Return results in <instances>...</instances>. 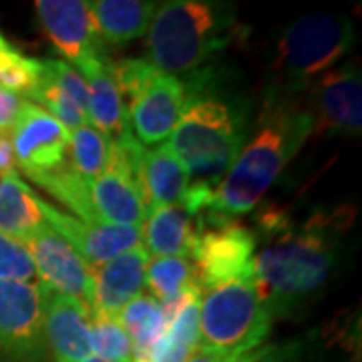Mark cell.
Returning <instances> with one entry per match:
<instances>
[{"label":"cell","mask_w":362,"mask_h":362,"mask_svg":"<svg viewBox=\"0 0 362 362\" xmlns=\"http://www.w3.org/2000/svg\"><path fill=\"white\" fill-rule=\"evenodd\" d=\"M30 99H33L30 103L39 105V107L42 105V109L54 121H59L66 131H73L77 129V127H83V125H89L87 117L83 115L65 93L54 85V81L45 73V69H42V81H40L39 89L33 93Z\"/></svg>","instance_id":"f1b7e54d"},{"label":"cell","mask_w":362,"mask_h":362,"mask_svg":"<svg viewBox=\"0 0 362 362\" xmlns=\"http://www.w3.org/2000/svg\"><path fill=\"white\" fill-rule=\"evenodd\" d=\"M192 177L169 143L153 149H143L141 183L147 214L156 207L177 206L185 197Z\"/></svg>","instance_id":"ac0fdd59"},{"label":"cell","mask_w":362,"mask_h":362,"mask_svg":"<svg viewBox=\"0 0 362 362\" xmlns=\"http://www.w3.org/2000/svg\"><path fill=\"white\" fill-rule=\"evenodd\" d=\"M39 276L23 242L0 233V282L37 284Z\"/></svg>","instance_id":"f546056e"},{"label":"cell","mask_w":362,"mask_h":362,"mask_svg":"<svg viewBox=\"0 0 362 362\" xmlns=\"http://www.w3.org/2000/svg\"><path fill=\"white\" fill-rule=\"evenodd\" d=\"M145 284L157 302L180 296L187 288L197 286L194 264L187 258H153L147 264Z\"/></svg>","instance_id":"484cf974"},{"label":"cell","mask_w":362,"mask_h":362,"mask_svg":"<svg viewBox=\"0 0 362 362\" xmlns=\"http://www.w3.org/2000/svg\"><path fill=\"white\" fill-rule=\"evenodd\" d=\"M310 135L312 121L306 107H298L288 97L270 95L259 113L256 135L220 180L211 209L195 223L221 226L252 211Z\"/></svg>","instance_id":"7a4b0ae2"},{"label":"cell","mask_w":362,"mask_h":362,"mask_svg":"<svg viewBox=\"0 0 362 362\" xmlns=\"http://www.w3.org/2000/svg\"><path fill=\"white\" fill-rule=\"evenodd\" d=\"M47 221L35 194L16 173L0 177V233L25 244Z\"/></svg>","instance_id":"44dd1931"},{"label":"cell","mask_w":362,"mask_h":362,"mask_svg":"<svg viewBox=\"0 0 362 362\" xmlns=\"http://www.w3.org/2000/svg\"><path fill=\"white\" fill-rule=\"evenodd\" d=\"M45 340L52 362H78L90 356V312L75 298L45 296Z\"/></svg>","instance_id":"2e32d148"},{"label":"cell","mask_w":362,"mask_h":362,"mask_svg":"<svg viewBox=\"0 0 362 362\" xmlns=\"http://www.w3.org/2000/svg\"><path fill=\"white\" fill-rule=\"evenodd\" d=\"M78 71L89 89L87 119L90 127L103 133L107 141H115L133 133L125 101L109 71V61H95Z\"/></svg>","instance_id":"e0dca14e"},{"label":"cell","mask_w":362,"mask_h":362,"mask_svg":"<svg viewBox=\"0 0 362 362\" xmlns=\"http://www.w3.org/2000/svg\"><path fill=\"white\" fill-rule=\"evenodd\" d=\"M35 183L40 185L42 189H47L57 202H61L63 206L69 207L75 214V218H81L87 223H99V218H97L93 204H90L89 183L71 165L59 169L54 173H49Z\"/></svg>","instance_id":"cb8c5ba5"},{"label":"cell","mask_w":362,"mask_h":362,"mask_svg":"<svg viewBox=\"0 0 362 362\" xmlns=\"http://www.w3.org/2000/svg\"><path fill=\"white\" fill-rule=\"evenodd\" d=\"M149 254L135 246L93 270L90 318H117L129 302L143 294Z\"/></svg>","instance_id":"9a60e30c"},{"label":"cell","mask_w":362,"mask_h":362,"mask_svg":"<svg viewBox=\"0 0 362 362\" xmlns=\"http://www.w3.org/2000/svg\"><path fill=\"white\" fill-rule=\"evenodd\" d=\"M42 81V63L30 59L13 47L0 51V89L18 97H33Z\"/></svg>","instance_id":"4316f807"},{"label":"cell","mask_w":362,"mask_h":362,"mask_svg":"<svg viewBox=\"0 0 362 362\" xmlns=\"http://www.w3.org/2000/svg\"><path fill=\"white\" fill-rule=\"evenodd\" d=\"M117 320L121 322L131 338V344H133L131 362L141 361L168 328V322L159 308V302L149 294H141L129 302L119 312Z\"/></svg>","instance_id":"603a6c76"},{"label":"cell","mask_w":362,"mask_h":362,"mask_svg":"<svg viewBox=\"0 0 362 362\" xmlns=\"http://www.w3.org/2000/svg\"><path fill=\"white\" fill-rule=\"evenodd\" d=\"M354 25L337 13H308L282 33L272 66V95L288 97L328 73L354 45Z\"/></svg>","instance_id":"5b68a950"},{"label":"cell","mask_w":362,"mask_h":362,"mask_svg":"<svg viewBox=\"0 0 362 362\" xmlns=\"http://www.w3.org/2000/svg\"><path fill=\"white\" fill-rule=\"evenodd\" d=\"M42 69L54 81V85L73 101V105L77 107L78 111L87 117V111H89V89H87V83H85V78L81 77L77 69L69 65L63 59H45Z\"/></svg>","instance_id":"4dcf8cb0"},{"label":"cell","mask_w":362,"mask_h":362,"mask_svg":"<svg viewBox=\"0 0 362 362\" xmlns=\"http://www.w3.org/2000/svg\"><path fill=\"white\" fill-rule=\"evenodd\" d=\"M25 105V99L14 95L11 90L0 89V133L8 135V131L13 129L16 119L21 115V109Z\"/></svg>","instance_id":"d6a6232c"},{"label":"cell","mask_w":362,"mask_h":362,"mask_svg":"<svg viewBox=\"0 0 362 362\" xmlns=\"http://www.w3.org/2000/svg\"><path fill=\"white\" fill-rule=\"evenodd\" d=\"M312 133L361 135L362 81L352 63L330 69L312 85V105L306 107Z\"/></svg>","instance_id":"8fae6325"},{"label":"cell","mask_w":362,"mask_h":362,"mask_svg":"<svg viewBox=\"0 0 362 362\" xmlns=\"http://www.w3.org/2000/svg\"><path fill=\"white\" fill-rule=\"evenodd\" d=\"M156 6L143 0H95L89 14L101 42L123 47L147 33Z\"/></svg>","instance_id":"d6986e66"},{"label":"cell","mask_w":362,"mask_h":362,"mask_svg":"<svg viewBox=\"0 0 362 362\" xmlns=\"http://www.w3.org/2000/svg\"><path fill=\"white\" fill-rule=\"evenodd\" d=\"M180 121L169 135V147L183 161L195 183L218 187L246 145V121L235 105L216 95L192 89Z\"/></svg>","instance_id":"277c9868"},{"label":"cell","mask_w":362,"mask_h":362,"mask_svg":"<svg viewBox=\"0 0 362 362\" xmlns=\"http://www.w3.org/2000/svg\"><path fill=\"white\" fill-rule=\"evenodd\" d=\"M109 71L123 101H131L145 87V83L157 73V69H153L147 61H139V59L109 61Z\"/></svg>","instance_id":"1f68e13d"},{"label":"cell","mask_w":362,"mask_h":362,"mask_svg":"<svg viewBox=\"0 0 362 362\" xmlns=\"http://www.w3.org/2000/svg\"><path fill=\"white\" fill-rule=\"evenodd\" d=\"M35 11L54 49L77 66V71L95 61H109L90 21L89 2L37 0Z\"/></svg>","instance_id":"7c38bea8"},{"label":"cell","mask_w":362,"mask_h":362,"mask_svg":"<svg viewBox=\"0 0 362 362\" xmlns=\"http://www.w3.org/2000/svg\"><path fill=\"white\" fill-rule=\"evenodd\" d=\"M8 137L16 165L33 181L69 165V131L39 105L25 99Z\"/></svg>","instance_id":"9c48e42d"},{"label":"cell","mask_w":362,"mask_h":362,"mask_svg":"<svg viewBox=\"0 0 362 362\" xmlns=\"http://www.w3.org/2000/svg\"><path fill=\"white\" fill-rule=\"evenodd\" d=\"M197 233L195 220L177 206L156 207L147 214L141 228L147 254L156 258H192V247Z\"/></svg>","instance_id":"ffe728a7"},{"label":"cell","mask_w":362,"mask_h":362,"mask_svg":"<svg viewBox=\"0 0 362 362\" xmlns=\"http://www.w3.org/2000/svg\"><path fill=\"white\" fill-rule=\"evenodd\" d=\"M90 352L103 361H133L131 338L117 318H90Z\"/></svg>","instance_id":"83f0119b"},{"label":"cell","mask_w":362,"mask_h":362,"mask_svg":"<svg viewBox=\"0 0 362 362\" xmlns=\"http://www.w3.org/2000/svg\"><path fill=\"white\" fill-rule=\"evenodd\" d=\"M272 318L252 272L207 290L199 302V349L242 362L268 337Z\"/></svg>","instance_id":"8992f818"},{"label":"cell","mask_w":362,"mask_h":362,"mask_svg":"<svg viewBox=\"0 0 362 362\" xmlns=\"http://www.w3.org/2000/svg\"><path fill=\"white\" fill-rule=\"evenodd\" d=\"M340 211H318L302 226L288 223L252 259L259 300L274 316H290L334 280L340 266Z\"/></svg>","instance_id":"6da1fadb"},{"label":"cell","mask_w":362,"mask_h":362,"mask_svg":"<svg viewBox=\"0 0 362 362\" xmlns=\"http://www.w3.org/2000/svg\"><path fill=\"white\" fill-rule=\"evenodd\" d=\"M39 207L45 221L77 250V254L89 264L90 270L141 244V228L113 226L103 221L87 223L71 214L61 211L42 197H39Z\"/></svg>","instance_id":"4fadbf2b"},{"label":"cell","mask_w":362,"mask_h":362,"mask_svg":"<svg viewBox=\"0 0 362 362\" xmlns=\"http://www.w3.org/2000/svg\"><path fill=\"white\" fill-rule=\"evenodd\" d=\"M187 101L185 83L173 75L157 71L129 101V125L135 139L145 145H156L168 139L180 121Z\"/></svg>","instance_id":"5bb4252c"},{"label":"cell","mask_w":362,"mask_h":362,"mask_svg":"<svg viewBox=\"0 0 362 362\" xmlns=\"http://www.w3.org/2000/svg\"><path fill=\"white\" fill-rule=\"evenodd\" d=\"M109 159V141L103 133L83 125L69 131V165L83 175L85 180L99 177L107 168Z\"/></svg>","instance_id":"d4e9b609"},{"label":"cell","mask_w":362,"mask_h":362,"mask_svg":"<svg viewBox=\"0 0 362 362\" xmlns=\"http://www.w3.org/2000/svg\"><path fill=\"white\" fill-rule=\"evenodd\" d=\"M78 362H111V361H103V358H99V356H95V354H90L87 358H83V361Z\"/></svg>","instance_id":"d590c367"},{"label":"cell","mask_w":362,"mask_h":362,"mask_svg":"<svg viewBox=\"0 0 362 362\" xmlns=\"http://www.w3.org/2000/svg\"><path fill=\"white\" fill-rule=\"evenodd\" d=\"M45 296L40 282H0V362H49Z\"/></svg>","instance_id":"52a82bcc"},{"label":"cell","mask_w":362,"mask_h":362,"mask_svg":"<svg viewBox=\"0 0 362 362\" xmlns=\"http://www.w3.org/2000/svg\"><path fill=\"white\" fill-rule=\"evenodd\" d=\"M25 246L33 258L40 284L54 294L75 298L89 308L93 270L61 233L45 223L26 240Z\"/></svg>","instance_id":"30bf717a"},{"label":"cell","mask_w":362,"mask_h":362,"mask_svg":"<svg viewBox=\"0 0 362 362\" xmlns=\"http://www.w3.org/2000/svg\"><path fill=\"white\" fill-rule=\"evenodd\" d=\"M187 362H226L223 358H220L218 354H214V352H207V350H202L197 346L194 354L189 356V361Z\"/></svg>","instance_id":"e575fe53"},{"label":"cell","mask_w":362,"mask_h":362,"mask_svg":"<svg viewBox=\"0 0 362 362\" xmlns=\"http://www.w3.org/2000/svg\"><path fill=\"white\" fill-rule=\"evenodd\" d=\"M8 47H11V45H8V42L4 40V37L0 35V51H2V49H8Z\"/></svg>","instance_id":"8d00e7d4"},{"label":"cell","mask_w":362,"mask_h":362,"mask_svg":"<svg viewBox=\"0 0 362 362\" xmlns=\"http://www.w3.org/2000/svg\"><path fill=\"white\" fill-rule=\"evenodd\" d=\"M16 173V159H14L13 143L8 135L0 133V177Z\"/></svg>","instance_id":"836d02e7"},{"label":"cell","mask_w":362,"mask_h":362,"mask_svg":"<svg viewBox=\"0 0 362 362\" xmlns=\"http://www.w3.org/2000/svg\"><path fill=\"white\" fill-rule=\"evenodd\" d=\"M256 244V233L238 221L221 226H197L192 247L197 286L202 290H211L250 274Z\"/></svg>","instance_id":"ba28073f"},{"label":"cell","mask_w":362,"mask_h":362,"mask_svg":"<svg viewBox=\"0 0 362 362\" xmlns=\"http://www.w3.org/2000/svg\"><path fill=\"white\" fill-rule=\"evenodd\" d=\"M199 300L192 302L168 324L151 350L137 362H187L199 346Z\"/></svg>","instance_id":"7402d4cb"},{"label":"cell","mask_w":362,"mask_h":362,"mask_svg":"<svg viewBox=\"0 0 362 362\" xmlns=\"http://www.w3.org/2000/svg\"><path fill=\"white\" fill-rule=\"evenodd\" d=\"M235 6L209 0H171L156 8L147 28L149 65L165 75H185L230 47Z\"/></svg>","instance_id":"3957f363"}]
</instances>
